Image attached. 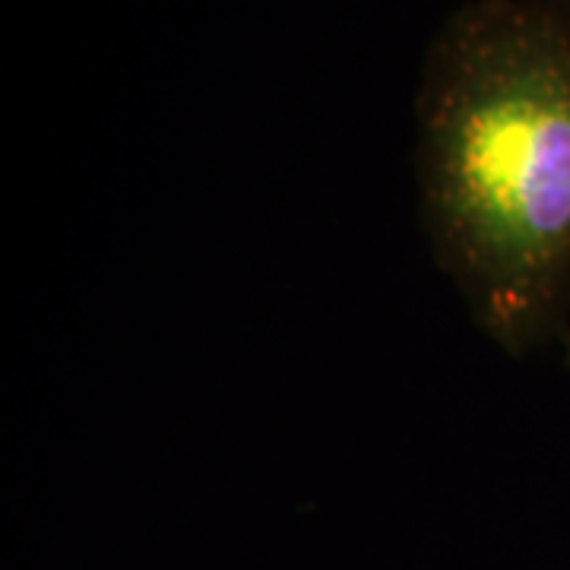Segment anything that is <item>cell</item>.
Returning a JSON list of instances; mask_svg holds the SVG:
<instances>
[{
	"label": "cell",
	"instance_id": "1",
	"mask_svg": "<svg viewBox=\"0 0 570 570\" xmlns=\"http://www.w3.org/2000/svg\"><path fill=\"white\" fill-rule=\"evenodd\" d=\"M415 168L434 261L523 358L570 317V0H469L428 45Z\"/></svg>",
	"mask_w": 570,
	"mask_h": 570
},
{
	"label": "cell",
	"instance_id": "2",
	"mask_svg": "<svg viewBox=\"0 0 570 570\" xmlns=\"http://www.w3.org/2000/svg\"><path fill=\"white\" fill-rule=\"evenodd\" d=\"M561 343H564V358H568L570 365V317L568 324H564V330H561Z\"/></svg>",
	"mask_w": 570,
	"mask_h": 570
}]
</instances>
